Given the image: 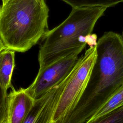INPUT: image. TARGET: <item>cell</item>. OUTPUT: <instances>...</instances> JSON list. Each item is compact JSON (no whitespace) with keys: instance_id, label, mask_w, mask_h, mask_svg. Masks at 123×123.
Here are the masks:
<instances>
[{"instance_id":"4fadbf2b","label":"cell","mask_w":123,"mask_h":123,"mask_svg":"<svg viewBox=\"0 0 123 123\" xmlns=\"http://www.w3.org/2000/svg\"><path fill=\"white\" fill-rule=\"evenodd\" d=\"M86 43L87 44L89 48L94 47L97 44V36L95 34H90L86 37Z\"/></svg>"},{"instance_id":"3957f363","label":"cell","mask_w":123,"mask_h":123,"mask_svg":"<svg viewBox=\"0 0 123 123\" xmlns=\"http://www.w3.org/2000/svg\"><path fill=\"white\" fill-rule=\"evenodd\" d=\"M106 9L102 7L72 8L63 22L42 37L38 55L39 67L72 54L79 55L86 46V36L92 33Z\"/></svg>"},{"instance_id":"52a82bcc","label":"cell","mask_w":123,"mask_h":123,"mask_svg":"<svg viewBox=\"0 0 123 123\" xmlns=\"http://www.w3.org/2000/svg\"><path fill=\"white\" fill-rule=\"evenodd\" d=\"M35 100L25 88L13 87L8 95V123H23L32 108Z\"/></svg>"},{"instance_id":"277c9868","label":"cell","mask_w":123,"mask_h":123,"mask_svg":"<svg viewBox=\"0 0 123 123\" xmlns=\"http://www.w3.org/2000/svg\"><path fill=\"white\" fill-rule=\"evenodd\" d=\"M96 56V46L89 48L78 58L62 92L51 123L62 119L75 107L85 89Z\"/></svg>"},{"instance_id":"e0dca14e","label":"cell","mask_w":123,"mask_h":123,"mask_svg":"<svg viewBox=\"0 0 123 123\" xmlns=\"http://www.w3.org/2000/svg\"><path fill=\"white\" fill-rule=\"evenodd\" d=\"M122 37H123V33H122Z\"/></svg>"},{"instance_id":"8992f818","label":"cell","mask_w":123,"mask_h":123,"mask_svg":"<svg viewBox=\"0 0 123 123\" xmlns=\"http://www.w3.org/2000/svg\"><path fill=\"white\" fill-rule=\"evenodd\" d=\"M68 76L44 96L35 100L23 123H51L56 106Z\"/></svg>"},{"instance_id":"5b68a950","label":"cell","mask_w":123,"mask_h":123,"mask_svg":"<svg viewBox=\"0 0 123 123\" xmlns=\"http://www.w3.org/2000/svg\"><path fill=\"white\" fill-rule=\"evenodd\" d=\"M78 59V54H72L39 69L34 81L25 88L27 92L35 100L41 98L68 76Z\"/></svg>"},{"instance_id":"7c38bea8","label":"cell","mask_w":123,"mask_h":123,"mask_svg":"<svg viewBox=\"0 0 123 123\" xmlns=\"http://www.w3.org/2000/svg\"><path fill=\"white\" fill-rule=\"evenodd\" d=\"M8 93L0 85V123L7 118L8 115Z\"/></svg>"},{"instance_id":"9a60e30c","label":"cell","mask_w":123,"mask_h":123,"mask_svg":"<svg viewBox=\"0 0 123 123\" xmlns=\"http://www.w3.org/2000/svg\"><path fill=\"white\" fill-rule=\"evenodd\" d=\"M9 0H1L2 1V4L4 5L7 2H8ZM37 1H38L39 2H40V3H42V4H45L46 2H45V0H37Z\"/></svg>"},{"instance_id":"6da1fadb","label":"cell","mask_w":123,"mask_h":123,"mask_svg":"<svg viewBox=\"0 0 123 123\" xmlns=\"http://www.w3.org/2000/svg\"><path fill=\"white\" fill-rule=\"evenodd\" d=\"M87 84L74 109L55 123H85L123 85V37L106 32L98 39Z\"/></svg>"},{"instance_id":"30bf717a","label":"cell","mask_w":123,"mask_h":123,"mask_svg":"<svg viewBox=\"0 0 123 123\" xmlns=\"http://www.w3.org/2000/svg\"><path fill=\"white\" fill-rule=\"evenodd\" d=\"M72 8L102 7L109 8L123 2V0H61Z\"/></svg>"},{"instance_id":"2e32d148","label":"cell","mask_w":123,"mask_h":123,"mask_svg":"<svg viewBox=\"0 0 123 123\" xmlns=\"http://www.w3.org/2000/svg\"><path fill=\"white\" fill-rule=\"evenodd\" d=\"M3 123H8V119L7 118L6 119V120L3 122Z\"/></svg>"},{"instance_id":"9c48e42d","label":"cell","mask_w":123,"mask_h":123,"mask_svg":"<svg viewBox=\"0 0 123 123\" xmlns=\"http://www.w3.org/2000/svg\"><path fill=\"white\" fill-rule=\"evenodd\" d=\"M123 104V85L86 122H93L119 108Z\"/></svg>"},{"instance_id":"5bb4252c","label":"cell","mask_w":123,"mask_h":123,"mask_svg":"<svg viewBox=\"0 0 123 123\" xmlns=\"http://www.w3.org/2000/svg\"><path fill=\"white\" fill-rule=\"evenodd\" d=\"M5 48H6V47L4 45V43L3 42L2 38H1V37H0V52L1 50H2Z\"/></svg>"},{"instance_id":"7a4b0ae2","label":"cell","mask_w":123,"mask_h":123,"mask_svg":"<svg viewBox=\"0 0 123 123\" xmlns=\"http://www.w3.org/2000/svg\"><path fill=\"white\" fill-rule=\"evenodd\" d=\"M49 9L37 0H9L0 5V35L6 48L24 52L49 30Z\"/></svg>"},{"instance_id":"ba28073f","label":"cell","mask_w":123,"mask_h":123,"mask_svg":"<svg viewBox=\"0 0 123 123\" xmlns=\"http://www.w3.org/2000/svg\"><path fill=\"white\" fill-rule=\"evenodd\" d=\"M15 52L7 48L0 52V85L7 91L12 87L11 79L15 66Z\"/></svg>"},{"instance_id":"8fae6325","label":"cell","mask_w":123,"mask_h":123,"mask_svg":"<svg viewBox=\"0 0 123 123\" xmlns=\"http://www.w3.org/2000/svg\"><path fill=\"white\" fill-rule=\"evenodd\" d=\"M85 123H123V104L103 117Z\"/></svg>"}]
</instances>
